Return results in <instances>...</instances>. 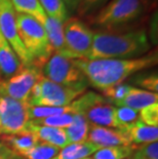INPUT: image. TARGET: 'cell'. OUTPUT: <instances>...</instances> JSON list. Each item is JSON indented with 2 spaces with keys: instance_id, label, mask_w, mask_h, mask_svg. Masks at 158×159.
Returning <instances> with one entry per match:
<instances>
[{
  "instance_id": "cell-3",
  "label": "cell",
  "mask_w": 158,
  "mask_h": 159,
  "mask_svg": "<svg viewBox=\"0 0 158 159\" xmlns=\"http://www.w3.org/2000/svg\"><path fill=\"white\" fill-rule=\"evenodd\" d=\"M18 33L32 59L33 66L41 70L53 53L43 26L34 18L16 12Z\"/></svg>"
},
{
  "instance_id": "cell-26",
  "label": "cell",
  "mask_w": 158,
  "mask_h": 159,
  "mask_svg": "<svg viewBox=\"0 0 158 159\" xmlns=\"http://www.w3.org/2000/svg\"><path fill=\"white\" fill-rule=\"evenodd\" d=\"M115 116L118 124V129L123 130L127 125L133 123L139 119V112L129 107H116Z\"/></svg>"
},
{
  "instance_id": "cell-22",
  "label": "cell",
  "mask_w": 158,
  "mask_h": 159,
  "mask_svg": "<svg viewBox=\"0 0 158 159\" xmlns=\"http://www.w3.org/2000/svg\"><path fill=\"white\" fill-rule=\"evenodd\" d=\"M137 149L134 145L101 148L92 155V159H126L132 156Z\"/></svg>"
},
{
  "instance_id": "cell-8",
  "label": "cell",
  "mask_w": 158,
  "mask_h": 159,
  "mask_svg": "<svg viewBox=\"0 0 158 159\" xmlns=\"http://www.w3.org/2000/svg\"><path fill=\"white\" fill-rule=\"evenodd\" d=\"M41 76V70L35 66L23 67L11 78L0 81V96L28 103L31 90Z\"/></svg>"
},
{
  "instance_id": "cell-34",
  "label": "cell",
  "mask_w": 158,
  "mask_h": 159,
  "mask_svg": "<svg viewBox=\"0 0 158 159\" xmlns=\"http://www.w3.org/2000/svg\"><path fill=\"white\" fill-rule=\"evenodd\" d=\"M64 2H66L67 4H69L70 6H75L77 5V0H63Z\"/></svg>"
},
{
  "instance_id": "cell-31",
  "label": "cell",
  "mask_w": 158,
  "mask_h": 159,
  "mask_svg": "<svg viewBox=\"0 0 158 159\" xmlns=\"http://www.w3.org/2000/svg\"><path fill=\"white\" fill-rule=\"evenodd\" d=\"M107 1L108 0H78L77 4L79 6L80 13H87L95 11Z\"/></svg>"
},
{
  "instance_id": "cell-2",
  "label": "cell",
  "mask_w": 158,
  "mask_h": 159,
  "mask_svg": "<svg viewBox=\"0 0 158 159\" xmlns=\"http://www.w3.org/2000/svg\"><path fill=\"white\" fill-rule=\"evenodd\" d=\"M149 49L150 43L145 30L120 34L95 32L87 60L134 59L142 57Z\"/></svg>"
},
{
  "instance_id": "cell-29",
  "label": "cell",
  "mask_w": 158,
  "mask_h": 159,
  "mask_svg": "<svg viewBox=\"0 0 158 159\" xmlns=\"http://www.w3.org/2000/svg\"><path fill=\"white\" fill-rule=\"evenodd\" d=\"M140 121L149 126H158V103L149 105L139 111Z\"/></svg>"
},
{
  "instance_id": "cell-35",
  "label": "cell",
  "mask_w": 158,
  "mask_h": 159,
  "mask_svg": "<svg viewBox=\"0 0 158 159\" xmlns=\"http://www.w3.org/2000/svg\"><path fill=\"white\" fill-rule=\"evenodd\" d=\"M83 159H92V157H86V158H83Z\"/></svg>"
},
{
  "instance_id": "cell-30",
  "label": "cell",
  "mask_w": 158,
  "mask_h": 159,
  "mask_svg": "<svg viewBox=\"0 0 158 159\" xmlns=\"http://www.w3.org/2000/svg\"><path fill=\"white\" fill-rule=\"evenodd\" d=\"M137 151L145 159H158V143L144 144L137 149Z\"/></svg>"
},
{
  "instance_id": "cell-11",
  "label": "cell",
  "mask_w": 158,
  "mask_h": 159,
  "mask_svg": "<svg viewBox=\"0 0 158 159\" xmlns=\"http://www.w3.org/2000/svg\"><path fill=\"white\" fill-rule=\"evenodd\" d=\"M116 107L111 105L105 98L101 96L96 102L90 104L83 111L86 120L92 125H97L103 127L118 128L115 116Z\"/></svg>"
},
{
  "instance_id": "cell-36",
  "label": "cell",
  "mask_w": 158,
  "mask_h": 159,
  "mask_svg": "<svg viewBox=\"0 0 158 159\" xmlns=\"http://www.w3.org/2000/svg\"><path fill=\"white\" fill-rule=\"evenodd\" d=\"M126 159H130V158H126Z\"/></svg>"
},
{
  "instance_id": "cell-7",
  "label": "cell",
  "mask_w": 158,
  "mask_h": 159,
  "mask_svg": "<svg viewBox=\"0 0 158 159\" xmlns=\"http://www.w3.org/2000/svg\"><path fill=\"white\" fill-rule=\"evenodd\" d=\"M64 36L74 59H87L92 49L95 32L80 19L70 18L63 24Z\"/></svg>"
},
{
  "instance_id": "cell-33",
  "label": "cell",
  "mask_w": 158,
  "mask_h": 159,
  "mask_svg": "<svg viewBox=\"0 0 158 159\" xmlns=\"http://www.w3.org/2000/svg\"><path fill=\"white\" fill-rule=\"evenodd\" d=\"M130 159H145V158H144V157L142 156V155H141V154L139 153V152L136 151V152H134V153L133 154V157L130 158Z\"/></svg>"
},
{
  "instance_id": "cell-32",
  "label": "cell",
  "mask_w": 158,
  "mask_h": 159,
  "mask_svg": "<svg viewBox=\"0 0 158 159\" xmlns=\"http://www.w3.org/2000/svg\"><path fill=\"white\" fill-rule=\"evenodd\" d=\"M0 159H23V157L8 147L4 142L0 141Z\"/></svg>"
},
{
  "instance_id": "cell-19",
  "label": "cell",
  "mask_w": 158,
  "mask_h": 159,
  "mask_svg": "<svg viewBox=\"0 0 158 159\" xmlns=\"http://www.w3.org/2000/svg\"><path fill=\"white\" fill-rule=\"evenodd\" d=\"M99 149V147L88 141L82 143H73L60 149L58 154L52 159H83L90 157Z\"/></svg>"
},
{
  "instance_id": "cell-21",
  "label": "cell",
  "mask_w": 158,
  "mask_h": 159,
  "mask_svg": "<svg viewBox=\"0 0 158 159\" xmlns=\"http://www.w3.org/2000/svg\"><path fill=\"white\" fill-rule=\"evenodd\" d=\"M16 12L24 13L34 18L43 26L47 16L39 3V0H9Z\"/></svg>"
},
{
  "instance_id": "cell-37",
  "label": "cell",
  "mask_w": 158,
  "mask_h": 159,
  "mask_svg": "<svg viewBox=\"0 0 158 159\" xmlns=\"http://www.w3.org/2000/svg\"><path fill=\"white\" fill-rule=\"evenodd\" d=\"M0 98H1V96H0Z\"/></svg>"
},
{
  "instance_id": "cell-4",
  "label": "cell",
  "mask_w": 158,
  "mask_h": 159,
  "mask_svg": "<svg viewBox=\"0 0 158 159\" xmlns=\"http://www.w3.org/2000/svg\"><path fill=\"white\" fill-rule=\"evenodd\" d=\"M86 90L85 86H65L52 82L42 75L36 81L30 93V106H68Z\"/></svg>"
},
{
  "instance_id": "cell-28",
  "label": "cell",
  "mask_w": 158,
  "mask_h": 159,
  "mask_svg": "<svg viewBox=\"0 0 158 159\" xmlns=\"http://www.w3.org/2000/svg\"><path fill=\"white\" fill-rule=\"evenodd\" d=\"M134 82L137 85H140L143 87L142 89H145L151 93H158V77L157 72H151L147 74H143L137 77L134 79Z\"/></svg>"
},
{
  "instance_id": "cell-5",
  "label": "cell",
  "mask_w": 158,
  "mask_h": 159,
  "mask_svg": "<svg viewBox=\"0 0 158 159\" xmlns=\"http://www.w3.org/2000/svg\"><path fill=\"white\" fill-rule=\"evenodd\" d=\"M142 12V0H109L93 16V23L104 28H112L133 21Z\"/></svg>"
},
{
  "instance_id": "cell-16",
  "label": "cell",
  "mask_w": 158,
  "mask_h": 159,
  "mask_svg": "<svg viewBox=\"0 0 158 159\" xmlns=\"http://www.w3.org/2000/svg\"><path fill=\"white\" fill-rule=\"evenodd\" d=\"M129 138L132 145H144L157 142L158 126H149L138 119L123 129Z\"/></svg>"
},
{
  "instance_id": "cell-18",
  "label": "cell",
  "mask_w": 158,
  "mask_h": 159,
  "mask_svg": "<svg viewBox=\"0 0 158 159\" xmlns=\"http://www.w3.org/2000/svg\"><path fill=\"white\" fill-rule=\"evenodd\" d=\"M2 142H4L8 147H11L21 156L39 143L35 134L27 130H23L18 134L2 136Z\"/></svg>"
},
{
  "instance_id": "cell-10",
  "label": "cell",
  "mask_w": 158,
  "mask_h": 159,
  "mask_svg": "<svg viewBox=\"0 0 158 159\" xmlns=\"http://www.w3.org/2000/svg\"><path fill=\"white\" fill-rule=\"evenodd\" d=\"M28 104L11 99L0 98V136L21 133L29 121L27 114Z\"/></svg>"
},
{
  "instance_id": "cell-6",
  "label": "cell",
  "mask_w": 158,
  "mask_h": 159,
  "mask_svg": "<svg viewBox=\"0 0 158 159\" xmlns=\"http://www.w3.org/2000/svg\"><path fill=\"white\" fill-rule=\"evenodd\" d=\"M41 75L52 82L65 86H85L88 82L75 61L64 56L52 53L41 68Z\"/></svg>"
},
{
  "instance_id": "cell-27",
  "label": "cell",
  "mask_w": 158,
  "mask_h": 159,
  "mask_svg": "<svg viewBox=\"0 0 158 159\" xmlns=\"http://www.w3.org/2000/svg\"><path fill=\"white\" fill-rule=\"evenodd\" d=\"M133 85L123 82V83L118 84V85H115L113 87H110L108 89L104 90L103 93H104V96L108 99L107 101H108L109 103L112 102L115 105H117L126 97V94L129 93Z\"/></svg>"
},
{
  "instance_id": "cell-25",
  "label": "cell",
  "mask_w": 158,
  "mask_h": 159,
  "mask_svg": "<svg viewBox=\"0 0 158 159\" xmlns=\"http://www.w3.org/2000/svg\"><path fill=\"white\" fill-rule=\"evenodd\" d=\"M60 151L59 148L39 142L34 148L22 155L23 159H52Z\"/></svg>"
},
{
  "instance_id": "cell-20",
  "label": "cell",
  "mask_w": 158,
  "mask_h": 159,
  "mask_svg": "<svg viewBox=\"0 0 158 159\" xmlns=\"http://www.w3.org/2000/svg\"><path fill=\"white\" fill-rule=\"evenodd\" d=\"M89 127L90 123L86 120L84 115L75 113L74 114L73 122L67 128H65L68 143H82V142L87 141Z\"/></svg>"
},
{
  "instance_id": "cell-12",
  "label": "cell",
  "mask_w": 158,
  "mask_h": 159,
  "mask_svg": "<svg viewBox=\"0 0 158 159\" xmlns=\"http://www.w3.org/2000/svg\"><path fill=\"white\" fill-rule=\"evenodd\" d=\"M87 141L97 147L107 148L115 146H129L132 145L129 136L122 129L111 127H103L90 124Z\"/></svg>"
},
{
  "instance_id": "cell-14",
  "label": "cell",
  "mask_w": 158,
  "mask_h": 159,
  "mask_svg": "<svg viewBox=\"0 0 158 159\" xmlns=\"http://www.w3.org/2000/svg\"><path fill=\"white\" fill-rule=\"evenodd\" d=\"M24 65L0 33V81L12 77Z\"/></svg>"
},
{
  "instance_id": "cell-13",
  "label": "cell",
  "mask_w": 158,
  "mask_h": 159,
  "mask_svg": "<svg viewBox=\"0 0 158 159\" xmlns=\"http://www.w3.org/2000/svg\"><path fill=\"white\" fill-rule=\"evenodd\" d=\"M24 130L34 134L35 137L41 143L52 145L59 149H62L69 145L65 129H62V128L43 126V125L34 124L31 121H28Z\"/></svg>"
},
{
  "instance_id": "cell-9",
  "label": "cell",
  "mask_w": 158,
  "mask_h": 159,
  "mask_svg": "<svg viewBox=\"0 0 158 159\" xmlns=\"http://www.w3.org/2000/svg\"><path fill=\"white\" fill-rule=\"evenodd\" d=\"M0 33L9 43L25 67L33 66L32 59L18 33L16 12L9 0H0Z\"/></svg>"
},
{
  "instance_id": "cell-1",
  "label": "cell",
  "mask_w": 158,
  "mask_h": 159,
  "mask_svg": "<svg viewBox=\"0 0 158 159\" xmlns=\"http://www.w3.org/2000/svg\"><path fill=\"white\" fill-rule=\"evenodd\" d=\"M90 85L101 91L123 83L134 74L157 65V52L134 59H99L74 60Z\"/></svg>"
},
{
  "instance_id": "cell-24",
  "label": "cell",
  "mask_w": 158,
  "mask_h": 159,
  "mask_svg": "<svg viewBox=\"0 0 158 159\" xmlns=\"http://www.w3.org/2000/svg\"><path fill=\"white\" fill-rule=\"evenodd\" d=\"M74 114L75 113H64L55 115V116H49L41 119H35V120H29L32 123L43 125V126H50L56 128H62L65 129L73 122L74 120Z\"/></svg>"
},
{
  "instance_id": "cell-23",
  "label": "cell",
  "mask_w": 158,
  "mask_h": 159,
  "mask_svg": "<svg viewBox=\"0 0 158 159\" xmlns=\"http://www.w3.org/2000/svg\"><path fill=\"white\" fill-rule=\"evenodd\" d=\"M41 7L48 18L64 24L68 20V11L63 0H39Z\"/></svg>"
},
{
  "instance_id": "cell-17",
  "label": "cell",
  "mask_w": 158,
  "mask_h": 159,
  "mask_svg": "<svg viewBox=\"0 0 158 159\" xmlns=\"http://www.w3.org/2000/svg\"><path fill=\"white\" fill-rule=\"evenodd\" d=\"M158 101V94L139 87L133 86L126 97L116 105L117 107H129L139 112L149 105L155 104Z\"/></svg>"
},
{
  "instance_id": "cell-15",
  "label": "cell",
  "mask_w": 158,
  "mask_h": 159,
  "mask_svg": "<svg viewBox=\"0 0 158 159\" xmlns=\"http://www.w3.org/2000/svg\"><path fill=\"white\" fill-rule=\"evenodd\" d=\"M43 28L45 30L46 36H47L49 45L52 47V52H55V53H58V55L69 57V59L75 60L71 52L67 47L65 36H64L63 24L47 16L44 24H43Z\"/></svg>"
}]
</instances>
